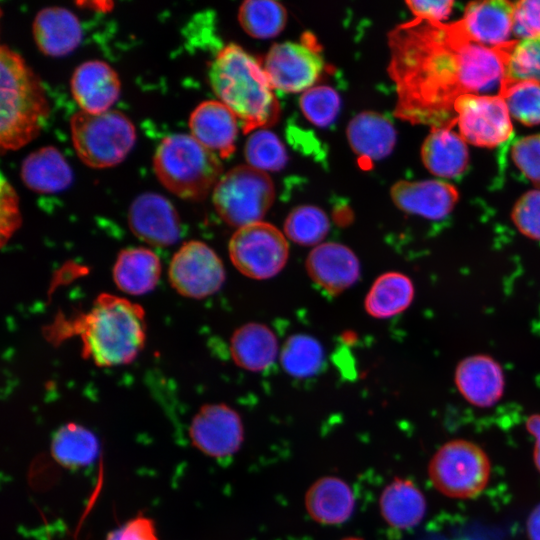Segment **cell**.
<instances>
[{"label":"cell","mask_w":540,"mask_h":540,"mask_svg":"<svg viewBox=\"0 0 540 540\" xmlns=\"http://www.w3.org/2000/svg\"><path fill=\"white\" fill-rule=\"evenodd\" d=\"M526 427L529 433L535 438L534 462L540 472V415L533 414L528 417Z\"/></svg>","instance_id":"obj_44"},{"label":"cell","mask_w":540,"mask_h":540,"mask_svg":"<svg viewBox=\"0 0 540 540\" xmlns=\"http://www.w3.org/2000/svg\"><path fill=\"white\" fill-rule=\"evenodd\" d=\"M70 131L79 159L96 169L122 162L136 141L132 121L121 111L112 109L98 114L76 112L70 120Z\"/></svg>","instance_id":"obj_6"},{"label":"cell","mask_w":540,"mask_h":540,"mask_svg":"<svg viewBox=\"0 0 540 540\" xmlns=\"http://www.w3.org/2000/svg\"><path fill=\"white\" fill-rule=\"evenodd\" d=\"M70 84L80 110L93 114L111 110L121 92L117 72L102 60H89L78 65Z\"/></svg>","instance_id":"obj_18"},{"label":"cell","mask_w":540,"mask_h":540,"mask_svg":"<svg viewBox=\"0 0 540 540\" xmlns=\"http://www.w3.org/2000/svg\"><path fill=\"white\" fill-rule=\"evenodd\" d=\"M421 157L435 176L456 178L467 169L469 156L466 142L452 128H432L423 142Z\"/></svg>","instance_id":"obj_25"},{"label":"cell","mask_w":540,"mask_h":540,"mask_svg":"<svg viewBox=\"0 0 540 540\" xmlns=\"http://www.w3.org/2000/svg\"><path fill=\"white\" fill-rule=\"evenodd\" d=\"M299 105L304 116L318 127H327L337 118L341 100L329 86H314L300 97Z\"/></svg>","instance_id":"obj_37"},{"label":"cell","mask_w":540,"mask_h":540,"mask_svg":"<svg viewBox=\"0 0 540 540\" xmlns=\"http://www.w3.org/2000/svg\"><path fill=\"white\" fill-rule=\"evenodd\" d=\"M32 33L38 49L51 57L68 55L78 47L83 36L77 16L59 6L38 11L33 20Z\"/></svg>","instance_id":"obj_20"},{"label":"cell","mask_w":540,"mask_h":540,"mask_svg":"<svg viewBox=\"0 0 540 540\" xmlns=\"http://www.w3.org/2000/svg\"><path fill=\"white\" fill-rule=\"evenodd\" d=\"M462 139L476 146L495 147L507 143L513 134L508 108L500 95L469 93L454 104Z\"/></svg>","instance_id":"obj_10"},{"label":"cell","mask_w":540,"mask_h":540,"mask_svg":"<svg viewBox=\"0 0 540 540\" xmlns=\"http://www.w3.org/2000/svg\"><path fill=\"white\" fill-rule=\"evenodd\" d=\"M153 169L168 191L190 201L204 199L223 175L219 156L185 133L171 134L160 141Z\"/></svg>","instance_id":"obj_5"},{"label":"cell","mask_w":540,"mask_h":540,"mask_svg":"<svg viewBox=\"0 0 540 540\" xmlns=\"http://www.w3.org/2000/svg\"><path fill=\"white\" fill-rule=\"evenodd\" d=\"M511 218L521 234L540 241V190L523 194L515 203Z\"/></svg>","instance_id":"obj_38"},{"label":"cell","mask_w":540,"mask_h":540,"mask_svg":"<svg viewBox=\"0 0 540 540\" xmlns=\"http://www.w3.org/2000/svg\"><path fill=\"white\" fill-rule=\"evenodd\" d=\"M50 112L45 89L24 58L0 48V146L12 151L34 140Z\"/></svg>","instance_id":"obj_4"},{"label":"cell","mask_w":540,"mask_h":540,"mask_svg":"<svg viewBox=\"0 0 540 540\" xmlns=\"http://www.w3.org/2000/svg\"><path fill=\"white\" fill-rule=\"evenodd\" d=\"M497 48L504 65L502 81L540 82V36L508 41Z\"/></svg>","instance_id":"obj_33"},{"label":"cell","mask_w":540,"mask_h":540,"mask_svg":"<svg viewBox=\"0 0 540 540\" xmlns=\"http://www.w3.org/2000/svg\"><path fill=\"white\" fill-rule=\"evenodd\" d=\"M52 458L62 467L79 469L93 464L100 453L97 436L88 428L70 422L59 427L50 442Z\"/></svg>","instance_id":"obj_30"},{"label":"cell","mask_w":540,"mask_h":540,"mask_svg":"<svg viewBox=\"0 0 540 540\" xmlns=\"http://www.w3.org/2000/svg\"><path fill=\"white\" fill-rule=\"evenodd\" d=\"M514 3L488 0L469 3L460 20L470 38L494 48L508 42L513 27Z\"/></svg>","instance_id":"obj_21"},{"label":"cell","mask_w":540,"mask_h":540,"mask_svg":"<svg viewBox=\"0 0 540 540\" xmlns=\"http://www.w3.org/2000/svg\"><path fill=\"white\" fill-rule=\"evenodd\" d=\"M414 296L412 280L404 273L390 271L374 280L365 297L364 308L373 318L388 319L408 309Z\"/></svg>","instance_id":"obj_29"},{"label":"cell","mask_w":540,"mask_h":540,"mask_svg":"<svg viewBox=\"0 0 540 540\" xmlns=\"http://www.w3.org/2000/svg\"><path fill=\"white\" fill-rule=\"evenodd\" d=\"M330 229L327 214L313 205L297 206L290 211L284 222V233L302 246H317Z\"/></svg>","instance_id":"obj_34"},{"label":"cell","mask_w":540,"mask_h":540,"mask_svg":"<svg viewBox=\"0 0 540 540\" xmlns=\"http://www.w3.org/2000/svg\"><path fill=\"white\" fill-rule=\"evenodd\" d=\"M406 4L415 15V18L440 22L450 14L454 2L451 0H416L407 1Z\"/></svg>","instance_id":"obj_43"},{"label":"cell","mask_w":540,"mask_h":540,"mask_svg":"<svg viewBox=\"0 0 540 540\" xmlns=\"http://www.w3.org/2000/svg\"><path fill=\"white\" fill-rule=\"evenodd\" d=\"M346 135L353 152L366 163L385 158L396 143V131L392 122L373 111L361 112L352 118Z\"/></svg>","instance_id":"obj_22"},{"label":"cell","mask_w":540,"mask_h":540,"mask_svg":"<svg viewBox=\"0 0 540 540\" xmlns=\"http://www.w3.org/2000/svg\"><path fill=\"white\" fill-rule=\"evenodd\" d=\"M454 380L461 396L475 407H491L504 394L503 368L497 360L486 354L463 358L456 366Z\"/></svg>","instance_id":"obj_16"},{"label":"cell","mask_w":540,"mask_h":540,"mask_svg":"<svg viewBox=\"0 0 540 540\" xmlns=\"http://www.w3.org/2000/svg\"><path fill=\"white\" fill-rule=\"evenodd\" d=\"M511 156L521 173L540 188V134L515 141Z\"/></svg>","instance_id":"obj_39"},{"label":"cell","mask_w":540,"mask_h":540,"mask_svg":"<svg viewBox=\"0 0 540 540\" xmlns=\"http://www.w3.org/2000/svg\"><path fill=\"white\" fill-rule=\"evenodd\" d=\"M243 30L256 39H270L282 32L287 22L285 7L274 0H246L238 12Z\"/></svg>","instance_id":"obj_31"},{"label":"cell","mask_w":540,"mask_h":540,"mask_svg":"<svg viewBox=\"0 0 540 540\" xmlns=\"http://www.w3.org/2000/svg\"><path fill=\"white\" fill-rule=\"evenodd\" d=\"M380 513L390 526L408 529L416 526L426 512V500L421 490L409 479L396 478L382 491Z\"/></svg>","instance_id":"obj_28"},{"label":"cell","mask_w":540,"mask_h":540,"mask_svg":"<svg viewBox=\"0 0 540 540\" xmlns=\"http://www.w3.org/2000/svg\"><path fill=\"white\" fill-rule=\"evenodd\" d=\"M160 274L161 263L158 256L144 247L123 249L113 267L115 284L130 295H143L152 291Z\"/></svg>","instance_id":"obj_27"},{"label":"cell","mask_w":540,"mask_h":540,"mask_svg":"<svg viewBox=\"0 0 540 540\" xmlns=\"http://www.w3.org/2000/svg\"><path fill=\"white\" fill-rule=\"evenodd\" d=\"M428 473L432 484L442 494L459 499L473 498L488 483L490 462L478 445L457 439L437 450Z\"/></svg>","instance_id":"obj_8"},{"label":"cell","mask_w":540,"mask_h":540,"mask_svg":"<svg viewBox=\"0 0 540 540\" xmlns=\"http://www.w3.org/2000/svg\"><path fill=\"white\" fill-rule=\"evenodd\" d=\"M131 231L154 246H169L181 235L180 219L172 203L164 196L146 192L138 195L128 211Z\"/></svg>","instance_id":"obj_14"},{"label":"cell","mask_w":540,"mask_h":540,"mask_svg":"<svg viewBox=\"0 0 540 540\" xmlns=\"http://www.w3.org/2000/svg\"><path fill=\"white\" fill-rule=\"evenodd\" d=\"M273 89L305 92L314 87L324 70V60L310 40L272 45L263 62Z\"/></svg>","instance_id":"obj_11"},{"label":"cell","mask_w":540,"mask_h":540,"mask_svg":"<svg viewBox=\"0 0 540 540\" xmlns=\"http://www.w3.org/2000/svg\"><path fill=\"white\" fill-rule=\"evenodd\" d=\"M171 286L182 296L202 299L216 293L225 281V269L216 252L201 241L184 243L171 259Z\"/></svg>","instance_id":"obj_12"},{"label":"cell","mask_w":540,"mask_h":540,"mask_svg":"<svg viewBox=\"0 0 540 540\" xmlns=\"http://www.w3.org/2000/svg\"><path fill=\"white\" fill-rule=\"evenodd\" d=\"M527 530L530 540H540V504L531 512Z\"/></svg>","instance_id":"obj_45"},{"label":"cell","mask_w":540,"mask_h":540,"mask_svg":"<svg viewBox=\"0 0 540 540\" xmlns=\"http://www.w3.org/2000/svg\"><path fill=\"white\" fill-rule=\"evenodd\" d=\"M342 540H363L359 537H346V538H343Z\"/></svg>","instance_id":"obj_46"},{"label":"cell","mask_w":540,"mask_h":540,"mask_svg":"<svg viewBox=\"0 0 540 540\" xmlns=\"http://www.w3.org/2000/svg\"><path fill=\"white\" fill-rule=\"evenodd\" d=\"M71 331L80 336L83 356L97 366L128 364L143 349L145 314L139 305L104 293L73 321Z\"/></svg>","instance_id":"obj_3"},{"label":"cell","mask_w":540,"mask_h":540,"mask_svg":"<svg viewBox=\"0 0 540 540\" xmlns=\"http://www.w3.org/2000/svg\"><path fill=\"white\" fill-rule=\"evenodd\" d=\"M1 228L2 233L10 234L19 225L20 214L18 198L9 181L1 175Z\"/></svg>","instance_id":"obj_42"},{"label":"cell","mask_w":540,"mask_h":540,"mask_svg":"<svg viewBox=\"0 0 540 540\" xmlns=\"http://www.w3.org/2000/svg\"><path fill=\"white\" fill-rule=\"evenodd\" d=\"M388 73L395 84L396 117L431 128L456 125L455 101L500 89L504 65L497 47L473 41L460 21L414 18L388 34Z\"/></svg>","instance_id":"obj_1"},{"label":"cell","mask_w":540,"mask_h":540,"mask_svg":"<svg viewBox=\"0 0 540 540\" xmlns=\"http://www.w3.org/2000/svg\"><path fill=\"white\" fill-rule=\"evenodd\" d=\"M244 153L249 166L266 173L284 168L288 160L281 140L275 133L264 128L251 132Z\"/></svg>","instance_id":"obj_36"},{"label":"cell","mask_w":540,"mask_h":540,"mask_svg":"<svg viewBox=\"0 0 540 540\" xmlns=\"http://www.w3.org/2000/svg\"><path fill=\"white\" fill-rule=\"evenodd\" d=\"M189 128L199 143L219 157L227 158L235 151L238 119L219 100L201 102L190 114Z\"/></svg>","instance_id":"obj_19"},{"label":"cell","mask_w":540,"mask_h":540,"mask_svg":"<svg viewBox=\"0 0 540 540\" xmlns=\"http://www.w3.org/2000/svg\"><path fill=\"white\" fill-rule=\"evenodd\" d=\"M512 31L521 39L540 36V0L514 3Z\"/></svg>","instance_id":"obj_40"},{"label":"cell","mask_w":540,"mask_h":540,"mask_svg":"<svg viewBox=\"0 0 540 540\" xmlns=\"http://www.w3.org/2000/svg\"><path fill=\"white\" fill-rule=\"evenodd\" d=\"M324 351L320 342L307 334H294L286 339L280 351L284 371L295 378L315 375L322 367Z\"/></svg>","instance_id":"obj_32"},{"label":"cell","mask_w":540,"mask_h":540,"mask_svg":"<svg viewBox=\"0 0 540 540\" xmlns=\"http://www.w3.org/2000/svg\"><path fill=\"white\" fill-rule=\"evenodd\" d=\"M209 83L240 121L244 133L273 125L280 106L257 59L235 43L218 51L209 67Z\"/></svg>","instance_id":"obj_2"},{"label":"cell","mask_w":540,"mask_h":540,"mask_svg":"<svg viewBox=\"0 0 540 540\" xmlns=\"http://www.w3.org/2000/svg\"><path fill=\"white\" fill-rule=\"evenodd\" d=\"M274 198V184L269 175L249 165L228 170L212 191L217 214L237 228L262 221Z\"/></svg>","instance_id":"obj_7"},{"label":"cell","mask_w":540,"mask_h":540,"mask_svg":"<svg viewBox=\"0 0 540 540\" xmlns=\"http://www.w3.org/2000/svg\"><path fill=\"white\" fill-rule=\"evenodd\" d=\"M230 353L240 368L260 372L274 362L278 353V341L274 332L265 324L249 322L232 334Z\"/></svg>","instance_id":"obj_26"},{"label":"cell","mask_w":540,"mask_h":540,"mask_svg":"<svg viewBox=\"0 0 540 540\" xmlns=\"http://www.w3.org/2000/svg\"><path fill=\"white\" fill-rule=\"evenodd\" d=\"M20 176L26 187L44 194L63 191L73 181L70 165L53 146L41 147L28 154L22 161Z\"/></svg>","instance_id":"obj_24"},{"label":"cell","mask_w":540,"mask_h":540,"mask_svg":"<svg viewBox=\"0 0 540 540\" xmlns=\"http://www.w3.org/2000/svg\"><path fill=\"white\" fill-rule=\"evenodd\" d=\"M228 250L235 268L256 280L277 275L289 257L285 234L263 221L238 228L229 241Z\"/></svg>","instance_id":"obj_9"},{"label":"cell","mask_w":540,"mask_h":540,"mask_svg":"<svg viewBox=\"0 0 540 540\" xmlns=\"http://www.w3.org/2000/svg\"><path fill=\"white\" fill-rule=\"evenodd\" d=\"M498 95L516 120L528 126L540 124V82L504 80Z\"/></svg>","instance_id":"obj_35"},{"label":"cell","mask_w":540,"mask_h":540,"mask_svg":"<svg viewBox=\"0 0 540 540\" xmlns=\"http://www.w3.org/2000/svg\"><path fill=\"white\" fill-rule=\"evenodd\" d=\"M105 540H160L154 521L139 514L111 530Z\"/></svg>","instance_id":"obj_41"},{"label":"cell","mask_w":540,"mask_h":540,"mask_svg":"<svg viewBox=\"0 0 540 540\" xmlns=\"http://www.w3.org/2000/svg\"><path fill=\"white\" fill-rule=\"evenodd\" d=\"M188 434L192 445L201 453L223 459L240 449L244 427L240 415L230 406L205 404L192 418Z\"/></svg>","instance_id":"obj_13"},{"label":"cell","mask_w":540,"mask_h":540,"mask_svg":"<svg viewBox=\"0 0 540 540\" xmlns=\"http://www.w3.org/2000/svg\"><path fill=\"white\" fill-rule=\"evenodd\" d=\"M305 268L311 280L333 296L350 288L360 276V262L356 254L337 242L315 246L306 258Z\"/></svg>","instance_id":"obj_15"},{"label":"cell","mask_w":540,"mask_h":540,"mask_svg":"<svg viewBox=\"0 0 540 540\" xmlns=\"http://www.w3.org/2000/svg\"><path fill=\"white\" fill-rule=\"evenodd\" d=\"M390 194L400 210L430 220L447 217L459 199L457 189L440 180H401L392 186Z\"/></svg>","instance_id":"obj_17"},{"label":"cell","mask_w":540,"mask_h":540,"mask_svg":"<svg viewBox=\"0 0 540 540\" xmlns=\"http://www.w3.org/2000/svg\"><path fill=\"white\" fill-rule=\"evenodd\" d=\"M305 508L310 517L320 524H341L351 517L355 497L344 480L336 476H325L316 480L307 490Z\"/></svg>","instance_id":"obj_23"}]
</instances>
